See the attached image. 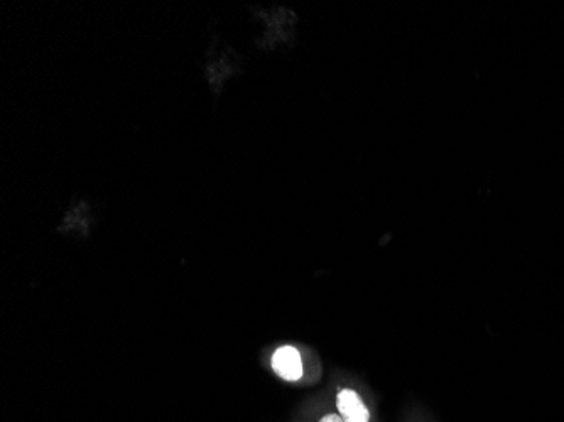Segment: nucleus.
Listing matches in <instances>:
<instances>
[{
    "instance_id": "1",
    "label": "nucleus",
    "mask_w": 564,
    "mask_h": 422,
    "mask_svg": "<svg viewBox=\"0 0 564 422\" xmlns=\"http://www.w3.org/2000/svg\"><path fill=\"white\" fill-rule=\"evenodd\" d=\"M272 368L281 379L288 382H296L303 377V361L300 351L294 347H281L272 357Z\"/></svg>"
},
{
    "instance_id": "2",
    "label": "nucleus",
    "mask_w": 564,
    "mask_h": 422,
    "mask_svg": "<svg viewBox=\"0 0 564 422\" xmlns=\"http://www.w3.org/2000/svg\"><path fill=\"white\" fill-rule=\"evenodd\" d=\"M337 408L345 422H369V411L355 390H340L337 396Z\"/></svg>"
},
{
    "instance_id": "3",
    "label": "nucleus",
    "mask_w": 564,
    "mask_h": 422,
    "mask_svg": "<svg viewBox=\"0 0 564 422\" xmlns=\"http://www.w3.org/2000/svg\"><path fill=\"white\" fill-rule=\"evenodd\" d=\"M319 422H345L344 419L340 418V415L337 414H328L325 415V418L322 419Z\"/></svg>"
}]
</instances>
